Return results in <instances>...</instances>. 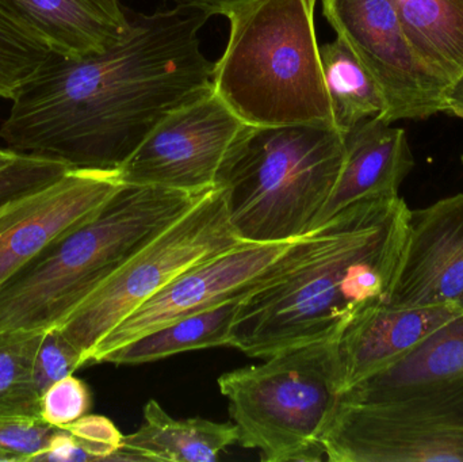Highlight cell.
Returning <instances> with one entry per match:
<instances>
[{"instance_id": "obj_1", "label": "cell", "mask_w": 463, "mask_h": 462, "mask_svg": "<svg viewBox=\"0 0 463 462\" xmlns=\"http://www.w3.org/2000/svg\"><path fill=\"white\" fill-rule=\"evenodd\" d=\"M209 18L178 5L136 15L130 34L106 51L49 52L0 127L8 151L117 173L165 117L213 91L214 62L200 41Z\"/></svg>"}, {"instance_id": "obj_2", "label": "cell", "mask_w": 463, "mask_h": 462, "mask_svg": "<svg viewBox=\"0 0 463 462\" xmlns=\"http://www.w3.org/2000/svg\"><path fill=\"white\" fill-rule=\"evenodd\" d=\"M411 209L402 195L367 198L297 239L240 303L231 346L266 358L337 339L388 303Z\"/></svg>"}, {"instance_id": "obj_3", "label": "cell", "mask_w": 463, "mask_h": 462, "mask_svg": "<svg viewBox=\"0 0 463 462\" xmlns=\"http://www.w3.org/2000/svg\"><path fill=\"white\" fill-rule=\"evenodd\" d=\"M206 193L122 184L91 219L49 244L0 285V331L45 333L59 327Z\"/></svg>"}, {"instance_id": "obj_4", "label": "cell", "mask_w": 463, "mask_h": 462, "mask_svg": "<svg viewBox=\"0 0 463 462\" xmlns=\"http://www.w3.org/2000/svg\"><path fill=\"white\" fill-rule=\"evenodd\" d=\"M317 0H252L227 14L217 97L253 127H335L316 35Z\"/></svg>"}, {"instance_id": "obj_5", "label": "cell", "mask_w": 463, "mask_h": 462, "mask_svg": "<svg viewBox=\"0 0 463 462\" xmlns=\"http://www.w3.org/2000/svg\"><path fill=\"white\" fill-rule=\"evenodd\" d=\"M343 160L345 136L336 127H252L217 182L237 238L288 243L309 233Z\"/></svg>"}, {"instance_id": "obj_6", "label": "cell", "mask_w": 463, "mask_h": 462, "mask_svg": "<svg viewBox=\"0 0 463 462\" xmlns=\"http://www.w3.org/2000/svg\"><path fill=\"white\" fill-rule=\"evenodd\" d=\"M337 339L290 347L220 377L241 447L266 462L326 458L323 436L343 393Z\"/></svg>"}, {"instance_id": "obj_7", "label": "cell", "mask_w": 463, "mask_h": 462, "mask_svg": "<svg viewBox=\"0 0 463 462\" xmlns=\"http://www.w3.org/2000/svg\"><path fill=\"white\" fill-rule=\"evenodd\" d=\"M323 449L332 462H463V380L343 393Z\"/></svg>"}, {"instance_id": "obj_8", "label": "cell", "mask_w": 463, "mask_h": 462, "mask_svg": "<svg viewBox=\"0 0 463 462\" xmlns=\"http://www.w3.org/2000/svg\"><path fill=\"white\" fill-rule=\"evenodd\" d=\"M219 187L155 236L59 325L86 365L98 344L184 271L239 246Z\"/></svg>"}, {"instance_id": "obj_9", "label": "cell", "mask_w": 463, "mask_h": 462, "mask_svg": "<svg viewBox=\"0 0 463 462\" xmlns=\"http://www.w3.org/2000/svg\"><path fill=\"white\" fill-rule=\"evenodd\" d=\"M252 127L213 90L165 117L117 174L124 184L203 194Z\"/></svg>"}, {"instance_id": "obj_10", "label": "cell", "mask_w": 463, "mask_h": 462, "mask_svg": "<svg viewBox=\"0 0 463 462\" xmlns=\"http://www.w3.org/2000/svg\"><path fill=\"white\" fill-rule=\"evenodd\" d=\"M323 14L377 84L385 103L380 118L446 113L450 87L416 53L391 0H323Z\"/></svg>"}, {"instance_id": "obj_11", "label": "cell", "mask_w": 463, "mask_h": 462, "mask_svg": "<svg viewBox=\"0 0 463 462\" xmlns=\"http://www.w3.org/2000/svg\"><path fill=\"white\" fill-rule=\"evenodd\" d=\"M288 243H240L184 271L118 323L89 355L102 363L109 353L170 323L247 295L288 252Z\"/></svg>"}, {"instance_id": "obj_12", "label": "cell", "mask_w": 463, "mask_h": 462, "mask_svg": "<svg viewBox=\"0 0 463 462\" xmlns=\"http://www.w3.org/2000/svg\"><path fill=\"white\" fill-rule=\"evenodd\" d=\"M116 171L70 170L0 209V285L57 239L91 219L121 189Z\"/></svg>"}, {"instance_id": "obj_13", "label": "cell", "mask_w": 463, "mask_h": 462, "mask_svg": "<svg viewBox=\"0 0 463 462\" xmlns=\"http://www.w3.org/2000/svg\"><path fill=\"white\" fill-rule=\"evenodd\" d=\"M454 304L463 311V193L410 211L386 306Z\"/></svg>"}, {"instance_id": "obj_14", "label": "cell", "mask_w": 463, "mask_h": 462, "mask_svg": "<svg viewBox=\"0 0 463 462\" xmlns=\"http://www.w3.org/2000/svg\"><path fill=\"white\" fill-rule=\"evenodd\" d=\"M462 316V309L454 304L423 308L383 304L359 315L337 339L343 392L392 368Z\"/></svg>"}, {"instance_id": "obj_15", "label": "cell", "mask_w": 463, "mask_h": 462, "mask_svg": "<svg viewBox=\"0 0 463 462\" xmlns=\"http://www.w3.org/2000/svg\"><path fill=\"white\" fill-rule=\"evenodd\" d=\"M413 167L415 157L404 129L392 127L380 117L356 125L345 136L339 178L313 230L359 201L399 195Z\"/></svg>"}, {"instance_id": "obj_16", "label": "cell", "mask_w": 463, "mask_h": 462, "mask_svg": "<svg viewBox=\"0 0 463 462\" xmlns=\"http://www.w3.org/2000/svg\"><path fill=\"white\" fill-rule=\"evenodd\" d=\"M0 8L51 51L71 56L106 51L132 32L118 0H0Z\"/></svg>"}, {"instance_id": "obj_17", "label": "cell", "mask_w": 463, "mask_h": 462, "mask_svg": "<svg viewBox=\"0 0 463 462\" xmlns=\"http://www.w3.org/2000/svg\"><path fill=\"white\" fill-rule=\"evenodd\" d=\"M237 439L234 423L175 420L159 401H149L144 407L143 425L124 436L118 461L214 462Z\"/></svg>"}, {"instance_id": "obj_18", "label": "cell", "mask_w": 463, "mask_h": 462, "mask_svg": "<svg viewBox=\"0 0 463 462\" xmlns=\"http://www.w3.org/2000/svg\"><path fill=\"white\" fill-rule=\"evenodd\" d=\"M416 53L449 87L463 78V0H391Z\"/></svg>"}, {"instance_id": "obj_19", "label": "cell", "mask_w": 463, "mask_h": 462, "mask_svg": "<svg viewBox=\"0 0 463 462\" xmlns=\"http://www.w3.org/2000/svg\"><path fill=\"white\" fill-rule=\"evenodd\" d=\"M242 297L170 323L109 353L102 363L140 365L192 350L231 346L232 328Z\"/></svg>"}, {"instance_id": "obj_20", "label": "cell", "mask_w": 463, "mask_h": 462, "mask_svg": "<svg viewBox=\"0 0 463 462\" xmlns=\"http://www.w3.org/2000/svg\"><path fill=\"white\" fill-rule=\"evenodd\" d=\"M324 83L335 127L347 135L361 122L383 117V95L366 68L342 38L320 46Z\"/></svg>"}, {"instance_id": "obj_21", "label": "cell", "mask_w": 463, "mask_h": 462, "mask_svg": "<svg viewBox=\"0 0 463 462\" xmlns=\"http://www.w3.org/2000/svg\"><path fill=\"white\" fill-rule=\"evenodd\" d=\"M456 379L463 380V316L440 328L392 368L343 393H367L402 385Z\"/></svg>"}, {"instance_id": "obj_22", "label": "cell", "mask_w": 463, "mask_h": 462, "mask_svg": "<svg viewBox=\"0 0 463 462\" xmlns=\"http://www.w3.org/2000/svg\"><path fill=\"white\" fill-rule=\"evenodd\" d=\"M43 331H0V420H43L34 379Z\"/></svg>"}, {"instance_id": "obj_23", "label": "cell", "mask_w": 463, "mask_h": 462, "mask_svg": "<svg viewBox=\"0 0 463 462\" xmlns=\"http://www.w3.org/2000/svg\"><path fill=\"white\" fill-rule=\"evenodd\" d=\"M51 48L0 8V97L13 99Z\"/></svg>"}, {"instance_id": "obj_24", "label": "cell", "mask_w": 463, "mask_h": 462, "mask_svg": "<svg viewBox=\"0 0 463 462\" xmlns=\"http://www.w3.org/2000/svg\"><path fill=\"white\" fill-rule=\"evenodd\" d=\"M68 171L67 165L53 160L16 155L0 167V209L53 184Z\"/></svg>"}, {"instance_id": "obj_25", "label": "cell", "mask_w": 463, "mask_h": 462, "mask_svg": "<svg viewBox=\"0 0 463 462\" xmlns=\"http://www.w3.org/2000/svg\"><path fill=\"white\" fill-rule=\"evenodd\" d=\"M60 431L43 420H0V461H37Z\"/></svg>"}, {"instance_id": "obj_26", "label": "cell", "mask_w": 463, "mask_h": 462, "mask_svg": "<svg viewBox=\"0 0 463 462\" xmlns=\"http://www.w3.org/2000/svg\"><path fill=\"white\" fill-rule=\"evenodd\" d=\"M80 366H83L80 352L61 331L57 327L45 331L34 365L35 385L41 398L54 382L71 376Z\"/></svg>"}, {"instance_id": "obj_27", "label": "cell", "mask_w": 463, "mask_h": 462, "mask_svg": "<svg viewBox=\"0 0 463 462\" xmlns=\"http://www.w3.org/2000/svg\"><path fill=\"white\" fill-rule=\"evenodd\" d=\"M90 409L89 387L72 374L54 382L41 398V418L56 428H64L80 420L89 414Z\"/></svg>"}, {"instance_id": "obj_28", "label": "cell", "mask_w": 463, "mask_h": 462, "mask_svg": "<svg viewBox=\"0 0 463 462\" xmlns=\"http://www.w3.org/2000/svg\"><path fill=\"white\" fill-rule=\"evenodd\" d=\"M61 429L72 436L92 461H118L124 436L109 418L87 414Z\"/></svg>"}, {"instance_id": "obj_29", "label": "cell", "mask_w": 463, "mask_h": 462, "mask_svg": "<svg viewBox=\"0 0 463 462\" xmlns=\"http://www.w3.org/2000/svg\"><path fill=\"white\" fill-rule=\"evenodd\" d=\"M178 5H187V7L197 8L209 15L227 16L234 8L252 2V0H176Z\"/></svg>"}, {"instance_id": "obj_30", "label": "cell", "mask_w": 463, "mask_h": 462, "mask_svg": "<svg viewBox=\"0 0 463 462\" xmlns=\"http://www.w3.org/2000/svg\"><path fill=\"white\" fill-rule=\"evenodd\" d=\"M446 113L463 118V78L449 89Z\"/></svg>"}, {"instance_id": "obj_31", "label": "cell", "mask_w": 463, "mask_h": 462, "mask_svg": "<svg viewBox=\"0 0 463 462\" xmlns=\"http://www.w3.org/2000/svg\"><path fill=\"white\" fill-rule=\"evenodd\" d=\"M16 154L8 151V149H0V167H2V165H5V163L10 162V160H13Z\"/></svg>"}, {"instance_id": "obj_32", "label": "cell", "mask_w": 463, "mask_h": 462, "mask_svg": "<svg viewBox=\"0 0 463 462\" xmlns=\"http://www.w3.org/2000/svg\"><path fill=\"white\" fill-rule=\"evenodd\" d=\"M461 159H462V163H463V154H462V157H461Z\"/></svg>"}]
</instances>
